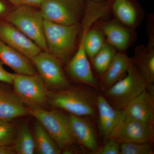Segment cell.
Masks as SVG:
<instances>
[{
	"mask_svg": "<svg viewBox=\"0 0 154 154\" xmlns=\"http://www.w3.org/2000/svg\"><path fill=\"white\" fill-rule=\"evenodd\" d=\"M108 3L110 11L122 24L131 28L137 26L140 9L135 0H110Z\"/></svg>",
	"mask_w": 154,
	"mask_h": 154,
	"instance_id": "d6986e66",
	"label": "cell"
},
{
	"mask_svg": "<svg viewBox=\"0 0 154 154\" xmlns=\"http://www.w3.org/2000/svg\"><path fill=\"white\" fill-rule=\"evenodd\" d=\"M33 137L36 150L40 154H60L62 152L51 137L39 122L35 123Z\"/></svg>",
	"mask_w": 154,
	"mask_h": 154,
	"instance_id": "44dd1931",
	"label": "cell"
},
{
	"mask_svg": "<svg viewBox=\"0 0 154 154\" xmlns=\"http://www.w3.org/2000/svg\"><path fill=\"white\" fill-rule=\"evenodd\" d=\"M116 53V50L106 41L102 49L91 59L94 68L101 76L107 69Z\"/></svg>",
	"mask_w": 154,
	"mask_h": 154,
	"instance_id": "cb8c5ba5",
	"label": "cell"
},
{
	"mask_svg": "<svg viewBox=\"0 0 154 154\" xmlns=\"http://www.w3.org/2000/svg\"><path fill=\"white\" fill-rule=\"evenodd\" d=\"M16 154L13 145L0 146V154Z\"/></svg>",
	"mask_w": 154,
	"mask_h": 154,
	"instance_id": "f546056e",
	"label": "cell"
},
{
	"mask_svg": "<svg viewBox=\"0 0 154 154\" xmlns=\"http://www.w3.org/2000/svg\"><path fill=\"white\" fill-rule=\"evenodd\" d=\"M31 60L50 91H58L71 87L63 70L61 62L48 51H42Z\"/></svg>",
	"mask_w": 154,
	"mask_h": 154,
	"instance_id": "ba28073f",
	"label": "cell"
},
{
	"mask_svg": "<svg viewBox=\"0 0 154 154\" xmlns=\"http://www.w3.org/2000/svg\"><path fill=\"white\" fill-rule=\"evenodd\" d=\"M86 0H42L39 8L44 20L61 25L80 24Z\"/></svg>",
	"mask_w": 154,
	"mask_h": 154,
	"instance_id": "5b68a950",
	"label": "cell"
},
{
	"mask_svg": "<svg viewBox=\"0 0 154 154\" xmlns=\"http://www.w3.org/2000/svg\"><path fill=\"white\" fill-rule=\"evenodd\" d=\"M154 125L128 119H122L113 138L120 143H153Z\"/></svg>",
	"mask_w": 154,
	"mask_h": 154,
	"instance_id": "30bf717a",
	"label": "cell"
},
{
	"mask_svg": "<svg viewBox=\"0 0 154 154\" xmlns=\"http://www.w3.org/2000/svg\"><path fill=\"white\" fill-rule=\"evenodd\" d=\"M4 122H4L2 121V120H1V119H0V124H2V123H4Z\"/></svg>",
	"mask_w": 154,
	"mask_h": 154,
	"instance_id": "d6a6232c",
	"label": "cell"
},
{
	"mask_svg": "<svg viewBox=\"0 0 154 154\" xmlns=\"http://www.w3.org/2000/svg\"><path fill=\"white\" fill-rule=\"evenodd\" d=\"M132 62V59L124 53H116L107 69L101 76L99 88L105 92L113 84L124 78Z\"/></svg>",
	"mask_w": 154,
	"mask_h": 154,
	"instance_id": "2e32d148",
	"label": "cell"
},
{
	"mask_svg": "<svg viewBox=\"0 0 154 154\" xmlns=\"http://www.w3.org/2000/svg\"><path fill=\"white\" fill-rule=\"evenodd\" d=\"M35 8L29 6L17 7L9 13L6 20L28 36L42 50L48 51L44 35V19L40 10Z\"/></svg>",
	"mask_w": 154,
	"mask_h": 154,
	"instance_id": "277c9868",
	"label": "cell"
},
{
	"mask_svg": "<svg viewBox=\"0 0 154 154\" xmlns=\"http://www.w3.org/2000/svg\"><path fill=\"white\" fill-rule=\"evenodd\" d=\"M149 86L132 59L126 75L104 92L103 96L116 109L123 110Z\"/></svg>",
	"mask_w": 154,
	"mask_h": 154,
	"instance_id": "3957f363",
	"label": "cell"
},
{
	"mask_svg": "<svg viewBox=\"0 0 154 154\" xmlns=\"http://www.w3.org/2000/svg\"><path fill=\"white\" fill-rule=\"evenodd\" d=\"M27 107L30 115L37 119L62 151H66L73 145L75 141L69 130L65 114L57 110Z\"/></svg>",
	"mask_w": 154,
	"mask_h": 154,
	"instance_id": "8992f818",
	"label": "cell"
},
{
	"mask_svg": "<svg viewBox=\"0 0 154 154\" xmlns=\"http://www.w3.org/2000/svg\"></svg>",
	"mask_w": 154,
	"mask_h": 154,
	"instance_id": "836d02e7",
	"label": "cell"
},
{
	"mask_svg": "<svg viewBox=\"0 0 154 154\" xmlns=\"http://www.w3.org/2000/svg\"><path fill=\"white\" fill-rule=\"evenodd\" d=\"M109 43L116 50L123 52L132 41V33L126 27L113 22H103L99 25Z\"/></svg>",
	"mask_w": 154,
	"mask_h": 154,
	"instance_id": "e0dca14e",
	"label": "cell"
},
{
	"mask_svg": "<svg viewBox=\"0 0 154 154\" xmlns=\"http://www.w3.org/2000/svg\"><path fill=\"white\" fill-rule=\"evenodd\" d=\"M6 10V6L2 2L0 1V15L4 14Z\"/></svg>",
	"mask_w": 154,
	"mask_h": 154,
	"instance_id": "4dcf8cb0",
	"label": "cell"
},
{
	"mask_svg": "<svg viewBox=\"0 0 154 154\" xmlns=\"http://www.w3.org/2000/svg\"><path fill=\"white\" fill-rule=\"evenodd\" d=\"M2 63L0 60V82L12 85L15 74L9 72L4 68Z\"/></svg>",
	"mask_w": 154,
	"mask_h": 154,
	"instance_id": "83f0119b",
	"label": "cell"
},
{
	"mask_svg": "<svg viewBox=\"0 0 154 154\" xmlns=\"http://www.w3.org/2000/svg\"><path fill=\"white\" fill-rule=\"evenodd\" d=\"M0 39L30 60L42 51L36 43L8 22L0 23Z\"/></svg>",
	"mask_w": 154,
	"mask_h": 154,
	"instance_id": "7c38bea8",
	"label": "cell"
},
{
	"mask_svg": "<svg viewBox=\"0 0 154 154\" xmlns=\"http://www.w3.org/2000/svg\"><path fill=\"white\" fill-rule=\"evenodd\" d=\"M98 128L105 141L113 138L123 118V110L116 109L103 95H97L96 100Z\"/></svg>",
	"mask_w": 154,
	"mask_h": 154,
	"instance_id": "9c48e42d",
	"label": "cell"
},
{
	"mask_svg": "<svg viewBox=\"0 0 154 154\" xmlns=\"http://www.w3.org/2000/svg\"><path fill=\"white\" fill-rule=\"evenodd\" d=\"M68 74L78 82L98 89L99 83L92 71L91 64L85 48L79 47L68 62Z\"/></svg>",
	"mask_w": 154,
	"mask_h": 154,
	"instance_id": "5bb4252c",
	"label": "cell"
},
{
	"mask_svg": "<svg viewBox=\"0 0 154 154\" xmlns=\"http://www.w3.org/2000/svg\"><path fill=\"white\" fill-rule=\"evenodd\" d=\"M65 115L69 130L75 140L86 149L96 154L99 149V142L91 122L84 117L68 113Z\"/></svg>",
	"mask_w": 154,
	"mask_h": 154,
	"instance_id": "4fadbf2b",
	"label": "cell"
},
{
	"mask_svg": "<svg viewBox=\"0 0 154 154\" xmlns=\"http://www.w3.org/2000/svg\"><path fill=\"white\" fill-rule=\"evenodd\" d=\"M13 145L16 154L34 153L36 151L35 140L28 125H22L19 128Z\"/></svg>",
	"mask_w": 154,
	"mask_h": 154,
	"instance_id": "7402d4cb",
	"label": "cell"
},
{
	"mask_svg": "<svg viewBox=\"0 0 154 154\" xmlns=\"http://www.w3.org/2000/svg\"><path fill=\"white\" fill-rule=\"evenodd\" d=\"M17 133L15 126L10 122L0 124V146L13 145Z\"/></svg>",
	"mask_w": 154,
	"mask_h": 154,
	"instance_id": "484cf974",
	"label": "cell"
},
{
	"mask_svg": "<svg viewBox=\"0 0 154 154\" xmlns=\"http://www.w3.org/2000/svg\"><path fill=\"white\" fill-rule=\"evenodd\" d=\"M0 60L17 74L31 75L36 73V69L30 59L1 39Z\"/></svg>",
	"mask_w": 154,
	"mask_h": 154,
	"instance_id": "9a60e30c",
	"label": "cell"
},
{
	"mask_svg": "<svg viewBox=\"0 0 154 154\" xmlns=\"http://www.w3.org/2000/svg\"><path fill=\"white\" fill-rule=\"evenodd\" d=\"M134 63L149 85L154 83V37L153 32L149 34L148 43L146 47L137 49Z\"/></svg>",
	"mask_w": 154,
	"mask_h": 154,
	"instance_id": "ffe728a7",
	"label": "cell"
},
{
	"mask_svg": "<svg viewBox=\"0 0 154 154\" xmlns=\"http://www.w3.org/2000/svg\"><path fill=\"white\" fill-rule=\"evenodd\" d=\"M12 85L14 93L26 106L45 109L48 104V89L38 74H15Z\"/></svg>",
	"mask_w": 154,
	"mask_h": 154,
	"instance_id": "52a82bcc",
	"label": "cell"
},
{
	"mask_svg": "<svg viewBox=\"0 0 154 154\" xmlns=\"http://www.w3.org/2000/svg\"><path fill=\"white\" fill-rule=\"evenodd\" d=\"M10 2L17 7L29 6L39 7L42 0H8Z\"/></svg>",
	"mask_w": 154,
	"mask_h": 154,
	"instance_id": "f1b7e54d",
	"label": "cell"
},
{
	"mask_svg": "<svg viewBox=\"0 0 154 154\" xmlns=\"http://www.w3.org/2000/svg\"><path fill=\"white\" fill-rule=\"evenodd\" d=\"M105 38L99 27H91L87 31L84 39V46L88 58L92 59L102 49L106 42Z\"/></svg>",
	"mask_w": 154,
	"mask_h": 154,
	"instance_id": "603a6c76",
	"label": "cell"
},
{
	"mask_svg": "<svg viewBox=\"0 0 154 154\" xmlns=\"http://www.w3.org/2000/svg\"><path fill=\"white\" fill-rule=\"evenodd\" d=\"M96 154H120V143L115 139L105 141V145L96 153Z\"/></svg>",
	"mask_w": 154,
	"mask_h": 154,
	"instance_id": "4316f807",
	"label": "cell"
},
{
	"mask_svg": "<svg viewBox=\"0 0 154 154\" xmlns=\"http://www.w3.org/2000/svg\"><path fill=\"white\" fill-rule=\"evenodd\" d=\"M82 24L66 25L44 20L45 38L48 51L61 62H68L75 49Z\"/></svg>",
	"mask_w": 154,
	"mask_h": 154,
	"instance_id": "7a4b0ae2",
	"label": "cell"
},
{
	"mask_svg": "<svg viewBox=\"0 0 154 154\" xmlns=\"http://www.w3.org/2000/svg\"><path fill=\"white\" fill-rule=\"evenodd\" d=\"M91 1H95L97 2H108L110 0H91Z\"/></svg>",
	"mask_w": 154,
	"mask_h": 154,
	"instance_id": "1f68e13d",
	"label": "cell"
},
{
	"mask_svg": "<svg viewBox=\"0 0 154 154\" xmlns=\"http://www.w3.org/2000/svg\"><path fill=\"white\" fill-rule=\"evenodd\" d=\"M154 85L149 86L123 109V118L154 124Z\"/></svg>",
	"mask_w": 154,
	"mask_h": 154,
	"instance_id": "8fae6325",
	"label": "cell"
},
{
	"mask_svg": "<svg viewBox=\"0 0 154 154\" xmlns=\"http://www.w3.org/2000/svg\"><path fill=\"white\" fill-rule=\"evenodd\" d=\"M30 115L28 107L15 94L0 88V119L4 122Z\"/></svg>",
	"mask_w": 154,
	"mask_h": 154,
	"instance_id": "ac0fdd59",
	"label": "cell"
},
{
	"mask_svg": "<svg viewBox=\"0 0 154 154\" xmlns=\"http://www.w3.org/2000/svg\"><path fill=\"white\" fill-rule=\"evenodd\" d=\"M95 95L88 88H71L47 93L48 104L77 116H94L97 114Z\"/></svg>",
	"mask_w": 154,
	"mask_h": 154,
	"instance_id": "6da1fadb",
	"label": "cell"
},
{
	"mask_svg": "<svg viewBox=\"0 0 154 154\" xmlns=\"http://www.w3.org/2000/svg\"><path fill=\"white\" fill-rule=\"evenodd\" d=\"M152 143H120V154H153Z\"/></svg>",
	"mask_w": 154,
	"mask_h": 154,
	"instance_id": "d4e9b609",
	"label": "cell"
}]
</instances>
